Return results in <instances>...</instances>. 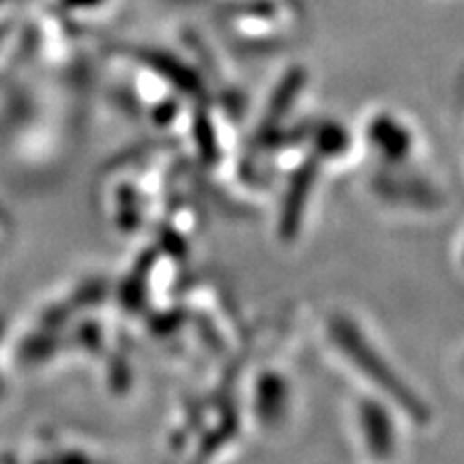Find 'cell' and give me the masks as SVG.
<instances>
[{
  "label": "cell",
  "mask_w": 464,
  "mask_h": 464,
  "mask_svg": "<svg viewBox=\"0 0 464 464\" xmlns=\"http://www.w3.org/2000/svg\"><path fill=\"white\" fill-rule=\"evenodd\" d=\"M359 417H362V428L368 450L374 456L387 458L393 450V430H392V417L379 402L365 400L359 406Z\"/></svg>",
  "instance_id": "obj_2"
},
{
  "label": "cell",
  "mask_w": 464,
  "mask_h": 464,
  "mask_svg": "<svg viewBox=\"0 0 464 464\" xmlns=\"http://www.w3.org/2000/svg\"><path fill=\"white\" fill-rule=\"evenodd\" d=\"M316 144H318V147H321L323 153L334 155V153H340V150H344V147H346V136H344V131L340 130V127L327 125V127H324V130L316 136Z\"/></svg>",
  "instance_id": "obj_6"
},
{
  "label": "cell",
  "mask_w": 464,
  "mask_h": 464,
  "mask_svg": "<svg viewBox=\"0 0 464 464\" xmlns=\"http://www.w3.org/2000/svg\"><path fill=\"white\" fill-rule=\"evenodd\" d=\"M462 263H464V252H462Z\"/></svg>",
  "instance_id": "obj_7"
},
{
  "label": "cell",
  "mask_w": 464,
  "mask_h": 464,
  "mask_svg": "<svg viewBox=\"0 0 464 464\" xmlns=\"http://www.w3.org/2000/svg\"><path fill=\"white\" fill-rule=\"evenodd\" d=\"M288 385L277 372H265L256 382V415L265 423H277L286 415Z\"/></svg>",
  "instance_id": "obj_4"
},
{
  "label": "cell",
  "mask_w": 464,
  "mask_h": 464,
  "mask_svg": "<svg viewBox=\"0 0 464 464\" xmlns=\"http://www.w3.org/2000/svg\"><path fill=\"white\" fill-rule=\"evenodd\" d=\"M368 140L372 147L379 150L382 158L392 160V161H400L409 155L411 150V136L406 131L404 125L398 123V119L393 121L392 116H376L368 130Z\"/></svg>",
  "instance_id": "obj_3"
},
{
  "label": "cell",
  "mask_w": 464,
  "mask_h": 464,
  "mask_svg": "<svg viewBox=\"0 0 464 464\" xmlns=\"http://www.w3.org/2000/svg\"><path fill=\"white\" fill-rule=\"evenodd\" d=\"M312 177H314V174H312V170H307V168H301L297 177H295L293 188H290V194L286 198V207H284V219H282L284 232L297 230L299 218H301V205H304L307 189H310L312 185Z\"/></svg>",
  "instance_id": "obj_5"
},
{
  "label": "cell",
  "mask_w": 464,
  "mask_h": 464,
  "mask_svg": "<svg viewBox=\"0 0 464 464\" xmlns=\"http://www.w3.org/2000/svg\"><path fill=\"white\" fill-rule=\"evenodd\" d=\"M332 335L335 344L342 348V353H346V355L353 359V363L370 376V381L381 385V390L385 392L387 396L398 400L400 406H402L404 411H409V415L417 417V420H423V417H426V413H423V404L415 396H411L409 387L398 381V376L392 372V368L385 363V359L370 346V342L363 338V334L359 332L346 316L334 318Z\"/></svg>",
  "instance_id": "obj_1"
}]
</instances>
